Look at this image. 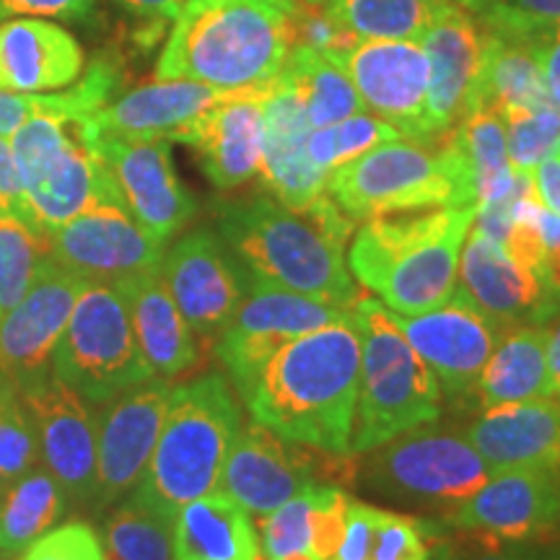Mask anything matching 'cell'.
I'll use <instances>...</instances> for the list:
<instances>
[{"label": "cell", "mask_w": 560, "mask_h": 560, "mask_svg": "<svg viewBox=\"0 0 560 560\" xmlns=\"http://www.w3.org/2000/svg\"><path fill=\"white\" fill-rule=\"evenodd\" d=\"M361 376V332L353 310L278 350L244 392L252 420L293 444L350 454Z\"/></svg>", "instance_id": "6da1fadb"}, {"label": "cell", "mask_w": 560, "mask_h": 560, "mask_svg": "<svg viewBox=\"0 0 560 560\" xmlns=\"http://www.w3.org/2000/svg\"><path fill=\"white\" fill-rule=\"evenodd\" d=\"M355 231L342 210L322 195L306 210H291L276 198L223 202L219 234L234 252L249 283L301 293L353 310L361 299L342 249Z\"/></svg>", "instance_id": "7a4b0ae2"}, {"label": "cell", "mask_w": 560, "mask_h": 560, "mask_svg": "<svg viewBox=\"0 0 560 560\" xmlns=\"http://www.w3.org/2000/svg\"><path fill=\"white\" fill-rule=\"evenodd\" d=\"M291 47V11L272 0H187L153 75L221 91H260L276 83Z\"/></svg>", "instance_id": "3957f363"}, {"label": "cell", "mask_w": 560, "mask_h": 560, "mask_svg": "<svg viewBox=\"0 0 560 560\" xmlns=\"http://www.w3.org/2000/svg\"><path fill=\"white\" fill-rule=\"evenodd\" d=\"M478 206L410 210L369 219L353 234L350 276L395 314H420L450 301L459 255Z\"/></svg>", "instance_id": "277c9868"}, {"label": "cell", "mask_w": 560, "mask_h": 560, "mask_svg": "<svg viewBox=\"0 0 560 560\" xmlns=\"http://www.w3.org/2000/svg\"><path fill=\"white\" fill-rule=\"evenodd\" d=\"M240 431L242 410L221 374L174 387L149 470L132 493L174 520L185 503L219 490Z\"/></svg>", "instance_id": "5b68a950"}, {"label": "cell", "mask_w": 560, "mask_h": 560, "mask_svg": "<svg viewBox=\"0 0 560 560\" xmlns=\"http://www.w3.org/2000/svg\"><path fill=\"white\" fill-rule=\"evenodd\" d=\"M325 192L350 221L431 208L478 206L470 166L450 136L389 140L327 174Z\"/></svg>", "instance_id": "8992f818"}, {"label": "cell", "mask_w": 560, "mask_h": 560, "mask_svg": "<svg viewBox=\"0 0 560 560\" xmlns=\"http://www.w3.org/2000/svg\"><path fill=\"white\" fill-rule=\"evenodd\" d=\"M353 319L361 332V376L350 454H361L433 423L441 416V387L380 301L361 296Z\"/></svg>", "instance_id": "52a82bcc"}, {"label": "cell", "mask_w": 560, "mask_h": 560, "mask_svg": "<svg viewBox=\"0 0 560 560\" xmlns=\"http://www.w3.org/2000/svg\"><path fill=\"white\" fill-rule=\"evenodd\" d=\"M9 140L32 226L50 234L96 202L122 206L109 170L86 143L83 120L37 115Z\"/></svg>", "instance_id": "ba28073f"}, {"label": "cell", "mask_w": 560, "mask_h": 560, "mask_svg": "<svg viewBox=\"0 0 560 560\" xmlns=\"http://www.w3.org/2000/svg\"><path fill=\"white\" fill-rule=\"evenodd\" d=\"M50 371L89 405H104L153 380L115 285L89 283L81 291L52 350Z\"/></svg>", "instance_id": "9c48e42d"}, {"label": "cell", "mask_w": 560, "mask_h": 560, "mask_svg": "<svg viewBox=\"0 0 560 560\" xmlns=\"http://www.w3.org/2000/svg\"><path fill=\"white\" fill-rule=\"evenodd\" d=\"M490 478L486 459L465 433L423 423L371 450L363 482L384 495L416 506L454 509Z\"/></svg>", "instance_id": "30bf717a"}, {"label": "cell", "mask_w": 560, "mask_h": 560, "mask_svg": "<svg viewBox=\"0 0 560 560\" xmlns=\"http://www.w3.org/2000/svg\"><path fill=\"white\" fill-rule=\"evenodd\" d=\"M350 310L301 293L249 283L234 317L215 342V355L244 395L272 355L301 335L346 319Z\"/></svg>", "instance_id": "8fae6325"}, {"label": "cell", "mask_w": 560, "mask_h": 560, "mask_svg": "<svg viewBox=\"0 0 560 560\" xmlns=\"http://www.w3.org/2000/svg\"><path fill=\"white\" fill-rule=\"evenodd\" d=\"M327 58L346 70L366 112L389 122L405 140L433 143L425 120L431 68L420 42L363 39Z\"/></svg>", "instance_id": "7c38bea8"}, {"label": "cell", "mask_w": 560, "mask_h": 560, "mask_svg": "<svg viewBox=\"0 0 560 560\" xmlns=\"http://www.w3.org/2000/svg\"><path fill=\"white\" fill-rule=\"evenodd\" d=\"M89 145L109 170L125 210L153 240L172 242L195 219L198 200L174 170L170 140L102 136Z\"/></svg>", "instance_id": "4fadbf2b"}, {"label": "cell", "mask_w": 560, "mask_h": 560, "mask_svg": "<svg viewBox=\"0 0 560 560\" xmlns=\"http://www.w3.org/2000/svg\"><path fill=\"white\" fill-rule=\"evenodd\" d=\"M86 285L47 255L26 296L0 319V376L21 395L52 376V350Z\"/></svg>", "instance_id": "5bb4252c"}, {"label": "cell", "mask_w": 560, "mask_h": 560, "mask_svg": "<svg viewBox=\"0 0 560 560\" xmlns=\"http://www.w3.org/2000/svg\"><path fill=\"white\" fill-rule=\"evenodd\" d=\"M164 244L117 202H96L50 231V257L86 283L115 285L164 262Z\"/></svg>", "instance_id": "9a60e30c"}, {"label": "cell", "mask_w": 560, "mask_h": 560, "mask_svg": "<svg viewBox=\"0 0 560 560\" xmlns=\"http://www.w3.org/2000/svg\"><path fill=\"white\" fill-rule=\"evenodd\" d=\"M389 319L425 361L439 387L452 397L472 395L501 335L459 283L450 301L436 310L420 314L389 312Z\"/></svg>", "instance_id": "2e32d148"}, {"label": "cell", "mask_w": 560, "mask_h": 560, "mask_svg": "<svg viewBox=\"0 0 560 560\" xmlns=\"http://www.w3.org/2000/svg\"><path fill=\"white\" fill-rule=\"evenodd\" d=\"M170 395V382L153 376L104 402L102 416H96L94 506L104 509L125 499L143 480L164 425Z\"/></svg>", "instance_id": "e0dca14e"}, {"label": "cell", "mask_w": 560, "mask_h": 560, "mask_svg": "<svg viewBox=\"0 0 560 560\" xmlns=\"http://www.w3.org/2000/svg\"><path fill=\"white\" fill-rule=\"evenodd\" d=\"M161 276L182 317L198 335L221 332L249 285L226 242L210 229L182 236L164 255Z\"/></svg>", "instance_id": "ac0fdd59"}, {"label": "cell", "mask_w": 560, "mask_h": 560, "mask_svg": "<svg viewBox=\"0 0 560 560\" xmlns=\"http://www.w3.org/2000/svg\"><path fill=\"white\" fill-rule=\"evenodd\" d=\"M446 524L503 542H532L560 524V467L490 475L470 499L446 511Z\"/></svg>", "instance_id": "d6986e66"}, {"label": "cell", "mask_w": 560, "mask_h": 560, "mask_svg": "<svg viewBox=\"0 0 560 560\" xmlns=\"http://www.w3.org/2000/svg\"><path fill=\"white\" fill-rule=\"evenodd\" d=\"M39 441V462L68 503H96V416L73 389L50 376L24 392Z\"/></svg>", "instance_id": "ffe728a7"}, {"label": "cell", "mask_w": 560, "mask_h": 560, "mask_svg": "<svg viewBox=\"0 0 560 560\" xmlns=\"http://www.w3.org/2000/svg\"><path fill=\"white\" fill-rule=\"evenodd\" d=\"M459 285L501 332L520 325H548L560 314V293L475 223L459 255Z\"/></svg>", "instance_id": "44dd1931"}, {"label": "cell", "mask_w": 560, "mask_h": 560, "mask_svg": "<svg viewBox=\"0 0 560 560\" xmlns=\"http://www.w3.org/2000/svg\"><path fill=\"white\" fill-rule=\"evenodd\" d=\"M317 454L301 450L276 433L252 423L240 431L223 465L219 490L231 495L249 516H268L293 495L319 486Z\"/></svg>", "instance_id": "7402d4cb"}, {"label": "cell", "mask_w": 560, "mask_h": 560, "mask_svg": "<svg viewBox=\"0 0 560 560\" xmlns=\"http://www.w3.org/2000/svg\"><path fill=\"white\" fill-rule=\"evenodd\" d=\"M236 94L242 91H221L198 81H153L117 96L83 120V136L86 143L102 136L161 138L182 143L208 109Z\"/></svg>", "instance_id": "603a6c76"}, {"label": "cell", "mask_w": 560, "mask_h": 560, "mask_svg": "<svg viewBox=\"0 0 560 560\" xmlns=\"http://www.w3.org/2000/svg\"><path fill=\"white\" fill-rule=\"evenodd\" d=\"M429 55V107L425 120L433 140L444 138L465 120L482 60L478 19L452 0L420 39Z\"/></svg>", "instance_id": "cb8c5ba5"}, {"label": "cell", "mask_w": 560, "mask_h": 560, "mask_svg": "<svg viewBox=\"0 0 560 560\" xmlns=\"http://www.w3.org/2000/svg\"><path fill=\"white\" fill-rule=\"evenodd\" d=\"M262 182L272 198L291 210H306L325 195L327 174L312 164L306 151L312 125L299 91L278 75L262 100Z\"/></svg>", "instance_id": "d4e9b609"}, {"label": "cell", "mask_w": 560, "mask_h": 560, "mask_svg": "<svg viewBox=\"0 0 560 560\" xmlns=\"http://www.w3.org/2000/svg\"><path fill=\"white\" fill-rule=\"evenodd\" d=\"M268 89L242 91L208 109L182 143L198 153L200 170L219 190H236L260 174L265 117L262 100Z\"/></svg>", "instance_id": "484cf974"}, {"label": "cell", "mask_w": 560, "mask_h": 560, "mask_svg": "<svg viewBox=\"0 0 560 560\" xmlns=\"http://www.w3.org/2000/svg\"><path fill=\"white\" fill-rule=\"evenodd\" d=\"M465 436L486 459L490 475L560 467V395L488 408Z\"/></svg>", "instance_id": "4316f807"}, {"label": "cell", "mask_w": 560, "mask_h": 560, "mask_svg": "<svg viewBox=\"0 0 560 560\" xmlns=\"http://www.w3.org/2000/svg\"><path fill=\"white\" fill-rule=\"evenodd\" d=\"M83 50L73 34L39 16L0 24V91L47 94L68 89L83 73Z\"/></svg>", "instance_id": "83f0119b"}, {"label": "cell", "mask_w": 560, "mask_h": 560, "mask_svg": "<svg viewBox=\"0 0 560 560\" xmlns=\"http://www.w3.org/2000/svg\"><path fill=\"white\" fill-rule=\"evenodd\" d=\"M115 289L128 306L140 353L153 376L174 380L198 363L195 332L174 304L161 268L125 278Z\"/></svg>", "instance_id": "f1b7e54d"}, {"label": "cell", "mask_w": 560, "mask_h": 560, "mask_svg": "<svg viewBox=\"0 0 560 560\" xmlns=\"http://www.w3.org/2000/svg\"><path fill=\"white\" fill-rule=\"evenodd\" d=\"M174 560H265L255 522L223 490L185 503L174 516Z\"/></svg>", "instance_id": "f546056e"}, {"label": "cell", "mask_w": 560, "mask_h": 560, "mask_svg": "<svg viewBox=\"0 0 560 560\" xmlns=\"http://www.w3.org/2000/svg\"><path fill=\"white\" fill-rule=\"evenodd\" d=\"M472 395L482 410L556 395L548 369V327L520 325L503 330Z\"/></svg>", "instance_id": "4dcf8cb0"}, {"label": "cell", "mask_w": 560, "mask_h": 560, "mask_svg": "<svg viewBox=\"0 0 560 560\" xmlns=\"http://www.w3.org/2000/svg\"><path fill=\"white\" fill-rule=\"evenodd\" d=\"M545 102L552 100L545 83L537 42L482 30V60L470 112L493 109L503 115L509 109L537 107Z\"/></svg>", "instance_id": "1f68e13d"}, {"label": "cell", "mask_w": 560, "mask_h": 560, "mask_svg": "<svg viewBox=\"0 0 560 560\" xmlns=\"http://www.w3.org/2000/svg\"><path fill=\"white\" fill-rule=\"evenodd\" d=\"M68 511V499L50 472L32 470L0 493V560L19 558Z\"/></svg>", "instance_id": "d6a6232c"}, {"label": "cell", "mask_w": 560, "mask_h": 560, "mask_svg": "<svg viewBox=\"0 0 560 560\" xmlns=\"http://www.w3.org/2000/svg\"><path fill=\"white\" fill-rule=\"evenodd\" d=\"M280 75L299 91L312 130L366 112L346 70L312 47L293 45Z\"/></svg>", "instance_id": "836d02e7"}, {"label": "cell", "mask_w": 560, "mask_h": 560, "mask_svg": "<svg viewBox=\"0 0 560 560\" xmlns=\"http://www.w3.org/2000/svg\"><path fill=\"white\" fill-rule=\"evenodd\" d=\"M452 0H330L327 16L350 39L420 42Z\"/></svg>", "instance_id": "e575fe53"}, {"label": "cell", "mask_w": 560, "mask_h": 560, "mask_svg": "<svg viewBox=\"0 0 560 560\" xmlns=\"http://www.w3.org/2000/svg\"><path fill=\"white\" fill-rule=\"evenodd\" d=\"M109 560H174V520L130 493L104 522Z\"/></svg>", "instance_id": "d590c367"}, {"label": "cell", "mask_w": 560, "mask_h": 560, "mask_svg": "<svg viewBox=\"0 0 560 560\" xmlns=\"http://www.w3.org/2000/svg\"><path fill=\"white\" fill-rule=\"evenodd\" d=\"M50 255V234L0 210V319L30 291L39 262Z\"/></svg>", "instance_id": "8d00e7d4"}, {"label": "cell", "mask_w": 560, "mask_h": 560, "mask_svg": "<svg viewBox=\"0 0 560 560\" xmlns=\"http://www.w3.org/2000/svg\"><path fill=\"white\" fill-rule=\"evenodd\" d=\"M402 138L400 132L384 122L382 117L359 112V115L346 117V120L325 125V128H314L306 138V151H310L312 164L330 174L348 161L359 159L376 145L389 143V140Z\"/></svg>", "instance_id": "74e56055"}, {"label": "cell", "mask_w": 560, "mask_h": 560, "mask_svg": "<svg viewBox=\"0 0 560 560\" xmlns=\"http://www.w3.org/2000/svg\"><path fill=\"white\" fill-rule=\"evenodd\" d=\"M39 441L21 392L0 376V493L37 470Z\"/></svg>", "instance_id": "f35d334b"}, {"label": "cell", "mask_w": 560, "mask_h": 560, "mask_svg": "<svg viewBox=\"0 0 560 560\" xmlns=\"http://www.w3.org/2000/svg\"><path fill=\"white\" fill-rule=\"evenodd\" d=\"M511 166L532 172L560 145V109L552 102L503 112Z\"/></svg>", "instance_id": "ab89813d"}, {"label": "cell", "mask_w": 560, "mask_h": 560, "mask_svg": "<svg viewBox=\"0 0 560 560\" xmlns=\"http://www.w3.org/2000/svg\"><path fill=\"white\" fill-rule=\"evenodd\" d=\"M475 19L486 32L537 42L560 30V0H490Z\"/></svg>", "instance_id": "60d3db41"}, {"label": "cell", "mask_w": 560, "mask_h": 560, "mask_svg": "<svg viewBox=\"0 0 560 560\" xmlns=\"http://www.w3.org/2000/svg\"><path fill=\"white\" fill-rule=\"evenodd\" d=\"M260 550L265 560H283L299 552L312 556V488L262 516Z\"/></svg>", "instance_id": "b9f144b4"}, {"label": "cell", "mask_w": 560, "mask_h": 560, "mask_svg": "<svg viewBox=\"0 0 560 560\" xmlns=\"http://www.w3.org/2000/svg\"><path fill=\"white\" fill-rule=\"evenodd\" d=\"M431 532L429 524L412 516L380 511L371 560H429L436 548L431 542Z\"/></svg>", "instance_id": "7bdbcfd3"}, {"label": "cell", "mask_w": 560, "mask_h": 560, "mask_svg": "<svg viewBox=\"0 0 560 560\" xmlns=\"http://www.w3.org/2000/svg\"><path fill=\"white\" fill-rule=\"evenodd\" d=\"M19 560H109L104 542L86 522H68L34 540Z\"/></svg>", "instance_id": "ee69618b"}, {"label": "cell", "mask_w": 560, "mask_h": 560, "mask_svg": "<svg viewBox=\"0 0 560 560\" xmlns=\"http://www.w3.org/2000/svg\"><path fill=\"white\" fill-rule=\"evenodd\" d=\"M66 100V89L60 94H11V91H0V136L11 138L21 125L37 115L70 117V104Z\"/></svg>", "instance_id": "f6af8a7d"}, {"label": "cell", "mask_w": 560, "mask_h": 560, "mask_svg": "<svg viewBox=\"0 0 560 560\" xmlns=\"http://www.w3.org/2000/svg\"><path fill=\"white\" fill-rule=\"evenodd\" d=\"M380 511L382 509L350 499L346 511V532H342V540L330 560H371Z\"/></svg>", "instance_id": "bcb514c9"}, {"label": "cell", "mask_w": 560, "mask_h": 560, "mask_svg": "<svg viewBox=\"0 0 560 560\" xmlns=\"http://www.w3.org/2000/svg\"><path fill=\"white\" fill-rule=\"evenodd\" d=\"M96 0H0V21L9 16H42L62 21H89Z\"/></svg>", "instance_id": "7dc6e473"}, {"label": "cell", "mask_w": 560, "mask_h": 560, "mask_svg": "<svg viewBox=\"0 0 560 560\" xmlns=\"http://www.w3.org/2000/svg\"><path fill=\"white\" fill-rule=\"evenodd\" d=\"M535 226H537V236H540V247H542L540 276L552 291L560 293V215L550 213V210L537 200Z\"/></svg>", "instance_id": "c3c4849f"}, {"label": "cell", "mask_w": 560, "mask_h": 560, "mask_svg": "<svg viewBox=\"0 0 560 560\" xmlns=\"http://www.w3.org/2000/svg\"><path fill=\"white\" fill-rule=\"evenodd\" d=\"M0 210H3V213L21 215L24 221H30L26 200H24V187H21L16 159H13V151H11V140L3 136H0Z\"/></svg>", "instance_id": "681fc988"}, {"label": "cell", "mask_w": 560, "mask_h": 560, "mask_svg": "<svg viewBox=\"0 0 560 560\" xmlns=\"http://www.w3.org/2000/svg\"><path fill=\"white\" fill-rule=\"evenodd\" d=\"M532 182H535V195L550 213L560 215V145L548 159L532 170Z\"/></svg>", "instance_id": "f907efd6"}, {"label": "cell", "mask_w": 560, "mask_h": 560, "mask_svg": "<svg viewBox=\"0 0 560 560\" xmlns=\"http://www.w3.org/2000/svg\"><path fill=\"white\" fill-rule=\"evenodd\" d=\"M122 9L149 21H174L187 0H117Z\"/></svg>", "instance_id": "816d5d0a"}, {"label": "cell", "mask_w": 560, "mask_h": 560, "mask_svg": "<svg viewBox=\"0 0 560 560\" xmlns=\"http://www.w3.org/2000/svg\"><path fill=\"white\" fill-rule=\"evenodd\" d=\"M542 548H535L529 542H506L493 545L488 550L467 552V556H454V560H540Z\"/></svg>", "instance_id": "f5cc1de1"}, {"label": "cell", "mask_w": 560, "mask_h": 560, "mask_svg": "<svg viewBox=\"0 0 560 560\" xmlns=\"http://www.w3.org/2000/svg\"><path fill=\"white\" fill-rule=\"evenodd\" d=\"M537 52H540L545 83H560V30L550 32L548 37L537 39Z\"/></svg>", "instance_id": "db71d44e"}, {"label": "cell", "mask_w": 560, "mask_h": 560, "mask_svg": "<svg viewBox=\"0 0 560 560\" xmlns=\"http://www.w3.org/2000/svg\"><path fill=\"white\" fill-rule=\"evenodd\" d=\"M548 369L552 392L560 395V314L556 319H550L548 327Z\"/></svg>", "instance_id": "11a10c76"}, {"label": "cell", "mask_w": 560, "mask_h": 560, "mask_svg": "<svg viewBox=\"0 0 560 560\" xmlns=\"http://www.w3.org/2000/svg\"><path fill=\"white\" fill-rule=\"evenodd\" d=\"M454 3L462 5V9H465V11H470L472 16H478V13L486 9L490 0H454Z\"/></svg>", "instance_id": "9f6ffc18"}, {"label": "cell", "mask_w": 560, "mask_h": 560, "mask_svg": "<svg viewBox=\"0 0 560 560\" xmlns=\"http://www.w3.org/2000/svg\"><path fill=\"white\" fill-rule=\"evenodd\" d=\"M429 560H454V550L446 548V545H436Z\"/></svg>", "instance_id": "6f0895ef"}, {"label": "cell", "mask_w": 560, "mask_h": 560, "mask_svg": "<svg viewBox=\"0 0 560 560\" xmlns=\"http://www.w3.org/2000/svg\"><path fill=\"white\" fill-rule=\"evenodd\" d=\"M540 560H560V542L550 545V548H542Z\"/></svg>", "instance_id": "680465c9"}, {"label": "cell", "mask_w": 560, "mask_h": 560, "mask_svg": "<svg viewBox=\"0 0 560 560\" xmlns=\"http://www.w3.org/2000/svg\"><path fill=\"white\" fill-rule=\"evenodd\" d=\"M299 3H306V5H314V9H325L330 0H299Z\"/></svg>", "instance_id": "91938a15"}, {"label": "cell", "mask_w": 560, "mask_h": 560, "mask_svg": "<svg viewBox=\"0 0 560 560\" xmlns=\"http://www.w3.org/2000/svg\"><path fill=\"white\" fill-rule=\"evenodd\" d=\"M272 3H278V5H283L285 11H291V5H293V0H272Z\"/></svg>", "instance_id": "94428289"}]
</instances>
